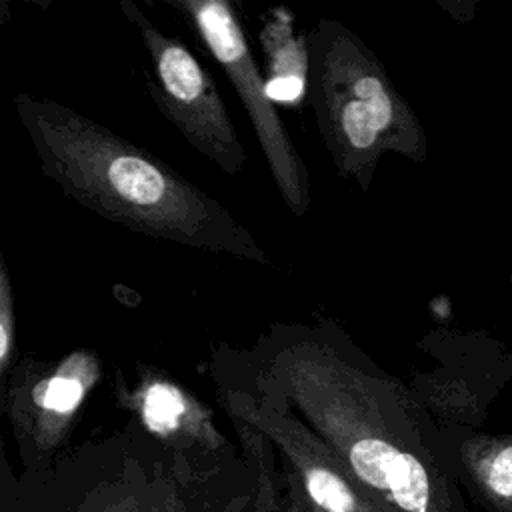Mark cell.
I'll return each instance as SVG.
<instances>
[{"instance_id":"obj_7","label":"cell","mask_w":512,"mask_h":512,"mask_svg":"<svg viewBox=\"0 0 512 512\" xmlns=\"http://www.w3.org/2000/svg\"><path fill=\"white\" fill-rule=\"evenodd\" d=\"M226 414L260 428L276 446L284 486L312 512H394L284 402L246 386L220 384Z\"/></svg>"},{"instance_id":"obj_8","label":"cell","mask_w":512,"mask_h":512,"mask_svg":"<svg viewBox=\"0 0 512 512\" xmlns=\"http://www.w3.org/2000/svg\"><path fill=\"white\" fill-rule=\"evenodd\" d=\"M98 358L76 350L44 370L20 366L4 386L2 410L12 424L20 470L52 462L64 452L88 390L98 380Z\"/></svg>"},{"instance_id":"obj_1","label":"cell","mask_w":512,"mask_h":512,"mask_svg":"<svg viewBox=\"0 0 512 512\" xmlns=\"http://www.w3.org/2000/svg\"><path fill=\"white\" fill-rule=\"evenodd\" d=\"M254 392L284 402L394 512H466L456 456L402 386L330 326H276Z\"/></svg>"},{"instance_id":"obj_9","label":"cell","mask_w":512,"mask_h":512,"mask_svg":"<svg viewBox=\"0 0 512 512\" xmlns=\"http://www.w3.org/2000/svg\"><path fill=\"white\" fill-rule=\"evenodd\" d=\"M460 478L490 512H512V438L470 440L456 450Z\"/></svg>"},{"instance_id":"obj_12","label":"cell","mask_w":512,"mask_h":512,"mask_svg":"<svg viewBox=\"0 0 512 512\" xmlns=\"http://www.w3.org/2000/svg\"><path fill=\"white\" fill-rule=\"evenodd\" d=\"M246 512H260V510H256V508L252 506V508H250V510H246Z\"/></svg>"},{"instance_id":"obj_10","label":"cell","mask_w":512,"mask_h":512,"mask_svg":"<svg viewBox=\"0 0 512 512\" xmlns=\"http://www.w3.org/2000/svg\"><path fill=\"white\" fill-rule=\"evenodd\" d=\"M268 60V94L272 100L294 102L308 84V36L296 34L290 14H274L262 34Z\"/></svg>"},{"instance_id":"obj_4","label":"cell","mask_w":512,"mask_h":512,"mask_svg":"<svg viewBox=\"0 0 512 512\" xmlns=\"http://www.w3.org/2000/svg\"><path fill=\"white\" fill-rule=\"evenodd\" d=\"M306 94L336 170L362 192L384 154L424 156L422 130L382 64L332 18L318 20L308 32Z\"/></svg>"},{"instance_id":"obj_5","label":"cell","mask_w":512,"mask_h":512,"mask_svg":"<svg viewBox=\"0 0 512 512\" xmlns=\"http://www.w3.org/2000/svg\"><path fill=\"white\" fill-rule=\"evenodd\" d=\"M120 8L144 46L148 58L144 84L154 104L192 148L222 172L238 176L248 160L246 150L212 74L178 38L158 28L134 0H122Z\"/></svg>"},{"instance_id":"obj_6","label":"cell","mask_w":512,"mask_h":512,"mask_svg":"<svg viewBox=\"0 0 512 512\" xmlns=\"http://www.w3.org/2000/svg\"><path fill=\"white\" fill-rule=\"evenodd\" d=\"M176 10L210 50L234 86L252 122L258 144L264 152L270 176L294 216L310 208V176L284 122L280 120L268 86L252 56L246 34L224 0H164Z\"/></svg>"},{"instance_id":"obj_2","label":"cell","mask_w":512,"mask_h":512,"mask_svg":"<svg viewBox=\"0 0 512 512\" xmlns=\"http://www.w3.org/2000/svg\"><path fill=\"white\" fill-rule=\"evenodd\" d=\"M14 108L44 176L86 210L148 238L270 264L226 206L146 148L50 98L20 92Z\"/></svg>"},{"instance_id":"obj_11","label":"cell","mask_w":512,"mask_h":512,"mask_svg":"<svg viewBox=\"0 0 512 512\" xmlns=\"http://www.w3.org/2000/svg\"><path fill=\"white\" fill-rule=\"evenodd\" d=\"M16 306L12 280L4 258H0V376L6 384V374L12 368V354L16 344Z\"/></svg>"},{"instance_id":"obj_3","label":"cell","mask_w":512,"mask_h":512,"mask_svg":"<svg viewBox=\"0 0 512 512\" xmlns=\"http://www.w3.org/2000/svg\"><path fill=\"white\" fill-rule=\"evenodd\" d=\"M0 512H234L134 422L14 476L4 462Z\"/></svg>"}]
</instances>
